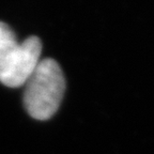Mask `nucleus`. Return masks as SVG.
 Masks as SVG:
<instances>
[{"instance_id": "f257e3e1", "label": "nucleus", "mask_w": 154, "mask_h": 154, "mask_svg": "<svg viewBox=\"0 0 154 154\" xmlns=\"http://www.w3.org/2000/svg\"><path fill=\"white\" fill-rule=\"evenodd\" d=\"M24 105L36 120L51 119L60 107L65 91V78L57 61L42 59L25 84Z\"/></svg>"}, {"instance_id": "f03ea898", "label": "nucleus", "mask_w": 154, "mask_h": 154, "mask_svg": "<svg viewBox=\"0 0 154 154\" xmlns=\"http://www.w3.org/2000/svg\"><path fill=\"white\" fill-rule=\"evenodd\" d=\"M41 53L42 43L36 36L18 43L0 61V82L11 88L25 86L42 60Z\"/></svg>"}, {"instance_id": "7ed1b4c3", "label": "nucleus", "mask_w": 154, "mask_h": 154, "mask_svg": "<svg viewBox=\"0 0 154 154\" xmlns=\"http://www.w3.org/2000/svg\"><path fill=\"white\" fill-rule=\"evenodd\" d=\"M17 44L18 42L14 31L5 23L0 22V61L5 59Z\"/></svg>"}]
</instances>
